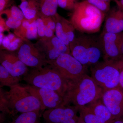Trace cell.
<instances>
[{"mask_svg":"<svg viewBox=\"0 0 123 123\" xmlns=\"http://www.w3.org/2000/svg\"><path fill=\"white\" fill-rule=\"evenodd\" d=\"M91 77L85 73L68 81L63 97L64 105H73L77 108L87 105L102 98L103 93Z\"/></svg>","mask_w":123,"mask_h":123,"instance_id":"1","label":"cell"},{"mask_svg":"<svg viewBox=\"0 0 123 123\" xmlns=\"http://www.w3.org/2000/svg\"><path fill=\"white\" fill-rule=\"evenodd\" d=\"M72 10L69 21L75 30L89 34L99 31L105 13L84 0L78 2Z\"/></svg>","mask_w":123,"mask_h":123,"instance_id":"2","label":"cell"},{"mask_svg":"<svg viewBox=\"0 0 123 123\" xmlns=\"http://www.w3.org/2000/svg\"><path fill=\"white\" fill-rule=\"evenodd\" d=\"M81 33L69 43L70 53L83 65L91 66L103 55L99 35Z\"/></svg>","mask_w":123,"mask_h":123,"instance_id":"3","label":"cell"},{"mask_svg":"<svg viewBox=\"0 0 123 123\" xmlns=\"http://www.w3.org/2000/svg\"><path fill=\"white\" fill-rule=\"evenodd\" d=\"M23 79L29 85L52 90L63 97L68 81L48 64L42 68H32L24 76Z\"/></svg>","mask_w":123,"mask_h":123,"instance_id":"4","label":"cell"},{"mask_svg":"<svg viewBox=\"0 0 123 123\" xmlns=\"http://www.w3.org/2000/svg\"><path fill=\"white\" fill-rule=\"evenodd\" d=\"M121 61L104 60L91 66V77L104 92L119 86Z\"/></svg>","mask_w":123,"mask_h":123,"instance_id":"5","label":"cell"},{"mask_svg":"<svg viewBox=\"0 0 123 123\" xmlns=\"http://www.w3.org/2000/svg\"><path fill=\"white\" fill-rule=\"evenodd\" d=\"M10 110L23 113L41 110L40 102L19 84L5 91Z\"/></svg>","mask_w":123,"mask_h":123,"instance_id":"6","label":"cell"},{"mask_svg":"<svg viewBox=\"0 0 123 123\" xmlns=\"http://www.w3.org/2000/svg\"><path fill=\"white\" fill-rule=\"evenodd\" d=\"M47 63L68 81L76 79L87 72V66L81 63L71 53H64L55 60L48 61Z\"/></svg>","mask_w":123,"mask_h":123,"instance_id":"7","label":"cell"},{"mask_svg":"<svg viewBox=\"0 0 123 123\" xmlns=\"http://www.w3.org/2000/svg\"><path fill=\"white\" fill-rule=\"evenodd\" d=\"M15 52L20 60L27 66L36 68L48 65L44 53L30 40H23L20 47Z\"/></svg>","mask_w":123,"mask_h":123,"instance_id":"8","label":"cell"},{"mask_svg":"<svg viewBox=\"0 0 123 123\" xmlns=\"http://www.w3.org/2000/svg\"><path fill=\"white\" fill-rule=\"evenodd\" d=\"M35 44L44 53L48 61L55 60L64 53L70 54V48L55 35L40 38Z\"/></svg>","mask_w":123,"mask_h":123,"instance_id":"9","label":"cell"},{"mask_svg":"<svg viewBox=\"0 0 123 123\" xmlns=\"http://www.w3.org/2000/svg\"><path fill=\"white\" fill-rule=\"evenodd\" d=\"M78 112L77 108L68 105L46 110L43 117L46 123H78Z\"/></svg>","mask_w":123,"mask_h":123,"instance_id":"10","label":"cell"},{"mask_svg":"<svg viewBox=\"0 0 123 123\" xmlns=\"http://www.w3.org/2000/svg\"><path fill=\"white\" fill-rule=\"evenodd\" d=\"M123 36L122 33L102 32L99 35L104 60L121 61L120 44Z\"/></svg>","mask_w":123,"mask_h":123,"instance_id":"11","label":"cell"},{"mask_svg":"<svg viewBox=\"0 0 123 123\" xmlns=\"http://www.w3.org/2000/svg\"><path fill=\"white\" fill-rule=\"evenodd\" d=\"M40 102L41 110L52 109L64 106L63 98L55 91L28 85L24 86Z\"/></svg>","mask_w":123,"mask_h":123,"instance_id":"12","label":"cell"},{"mask_svg":"<svg viewBox=\"0 0 123 123\" xmlns=\"http://www.w3.org/2000/svg\"><path fill=\"white\" fill-rule=\"evenodd\" d=\"M101 99L114 119L123 118V89L120 86L104 91Z\"/></svg>","mask_w":123,"mask_h":123,"instance_id":"13","label":"cell"},{"mask_svg":"<svg viewBox=\"0 0 123 123\" xmlns=\"http://www.w3.org/2000/svg\"><path fill=\"white\" fill-rule=\"evenodd\" d=\"M0 63L14 77H22L29 72L27 66L20 60L15 51L0 50Z\"/></svg>","mask_w":123,"mask_h":123,"instance_id":"14","label":"cell"},{"mask_svg":"<svg viewBox=\"0 0 123 123\" xmlns=\"http://www.w3.org/2000/svg\"><path fill=\"white\" fill-rule=\"evenodd\" d=\"M53 17L55 22L56 36L69 48V43L75 37V28L70 21L58 13Z\"/></svg>","mask_w":123,"mask_h":123,"instance_id":"15","label":"cell"},{"mask_svg":"<svg viewBox=\"0 0 123 123\" xmlns=\"http://www.w3.org/2000/svg\"><path fill=\"white\" fill-rule=\"evenodd\" d=\"M123 31V11L118 7L110 10L106 14L102 32L118 34Z\"/></svg>","mask_w":123,"mask_h":123,"instance_id":"16","label":"cell"},{"mask_svg":"<svg viewBox=\"0 0 123 123\" xmlns=\"http://www.w3.org/2000/svg\"><path fill=\"white\" fill-rule=\"evenodd\" d=\"M37 17L30 20L25 18L20 26L14 29V34L23 40L36 39L38 36L36 22Z\"/></svg>","mask_w":123,"mask_h":123,"instance_id":"17","label":"cell"},{"mask_svg":"<svg viewBox=\"0 0 123 123\" xmlns=\"http://www.w3.org/2000/svg\"><path fill=\"white\" fill-rule=\"evenodd\" d=\"M2 14L7 16L6 25L10 29H17L25 18L21 10L15 6H12L10 8L5 10L0 14V16Z\"/></svg>","mask_w":123,"mask_h":123,"instance_id":"18","label":"cell"},{"mask_svg":"<svg viewBox=\"0 0 123 123\" xmlns=\"http://www.w3.org/2000/svg\"><path fill=\"white\" fill-rule=\"evenodd\" d=\"M86 106L95 114L107 123L114 119L111 113L104 104L101 98Z\"/></svg>","mask_w":123,"mask_h":123,"instance_id":"19","label":"cell"},{"mask_svg":"<svg viewBox=\"0 0 123 123\" xmlns=\"http://www.w3.org/2000/svg\"><path fill=\"white\" fill-rule=\"evenodd\" d=\"M38 6L39 15L53 17L57 13L58 0H36Z\"/></svg>","mask_w":123,"mask_h":123,"instance_id":"20","label":"cell"},{"mask_svg":"<svg viewBox=\"0 0 123 123\" xmlns=\"http://www.w3.org/2000/svg\"><path fill=\"white\" fill-rule=\"evenodd\" d=\"M19 8L25 18L28 20L37 18L39 15L38 6L36 0H27L22 1Z\"/></svg>","mask_w":123,"mask_h":123,"instance_id":"21","label":"cell"},{"mask_svg":"<svg viewBox=\"0 0 123 123\" xmlns=\"http://www.w3.org/2000/svg\"><path fill=\"white\" fill-rule=\"evenodd\" d=\"M21 77H14L4 67L0 65V88L7 86L10 88L19 84Z\"/></svg>","mask_w":123,"mask_h":123,"instance_id":"22","label":"cell"},{"mask_svg":"<svg viewBox=\"0 0 123 123\" xmlns=\"http://www.w3.org/2000/svg\"><path fill=\"white\" fill-rule=\"evenodd\" d=\"M79 117L85 123H107L96 115L86 106L79 109Z\"/></svg>","mask_w":123,"mask_h":123,"instance_id":"23","label":"cell"},{"mask_svg":"<svg viewBox=\"0 0 123 123\" xmlns=\"http://www.w3.org/2000/svg\"><path fill=\"white\" fill-rule=\"evenodd\" d=\"M40 111L21 113L11 123H39Z\"/></svg>","mask_w":123,"mask_h":123,"instance_id":"24","label":"cell"},{"mask_svg":"<svg viewBox=\"0 0 123 123\" xmlns=\"http://www.w3.org/2000/svg\"><path fill=\"white\" fill-rule=\"evenodd\" d=\"M7 36L10 40V43L6 50L15 51L20 47L23 40L12 33H10Z\"/></svg>","mask_w":123,"mask_h":123,"instance_id":"25","label":"cell"},{"mask_svg":"<svg viewBox=\"0 0 123 123\" xmlns=\"http://www.w3.org/2000/svg\"><path fill=\"white\" fill-rule=\"evenodd\" d=\"M106 14L110 10V4L102 0H83Z\"/></svg>","mask_w":123,"mask_h":123,"instance_id":"26","label":"cell"},{"mask_svg":"<svg viewBox=\"0 0 123 123\" xmlns=\"http://www.w3.org/2000/svg\"><path fill=\"white\" fill-rule=\"evenodd\" d=\"M0 109L1 111L4 113L10 112L5 91L2 89V88H0Z\"/></svg>","mask_w":123,"mask_h":123,"instance_id":"27","label":"cell"},{"mask_svg":"<svg viewBox=\"0 0 123 123\" xmlns=\"http://www.w3.org/2000/svg\"><path fill=\"white\" fill-rule=\"evenodd\" d=\"M38 36L40 38L44 37L46 35V26L43 18L39 15L36 20Z\"/></svg>","mask_w":123,"mask_h":123,"instance_id":"28","label":"cell"},{"mask_svg":"<svg viewBox=\"0 0 123 123\" xmlns=\"http://www.w3.org/2000/svg\"><path fill=\"white\" fill-rule=\"evenodd\" d=\"M78 0H58V6L68 10H73Z\"/></svg>","mask_w":123,"mask_h":123,"instance_id":"29","label":"cell"},{"mask_svg":"<svg viewBox=\"0 0 123 123\" xmlns=\"http://www.w3.org/2000/svg\"><path fill=\"white\" fill-rule=\"evenodd\" d=\"M9 28L6 25V21L0 16V33H3L5 31H8Z\"/></svg>","mask_w":123,"mask_h":123,"instance_id":"30","label":"cell"},{"mask_svg":"<svg viewBox=\"0 0 123 123\" xmlns=\"http://www.w3.org/2000/svg\"><path fill=\"white\" fill-rule=\"evenodd\" d=\"M10 0H0V14L5 10Z\"/></svg>","mask_w":123,"mask_h":123,"instance_id":"31","label":"cell"},{"mask_svg":"<svg viewBox=\"0 0 123 123\" xmlns=\"http://www.w3.org/2000/svg\"><path fill=\"white\" fill-rule=\"evenodd\" d=\"M119 85L123 89V65L121 68L120 75Z\"/></svg>","mask_w":123,"mask_h":123,"instance_id":"32","label":"cell"},{"mask_svg":"<svg viewBox=\"0 0 123 123\" xmlns=\"http://www.w3.org/2000/svg\"><path fill=\"white\" fill-rule=\"evenodd\" d=\"M117 7L123 11V0H118L116 1Z\"/></svg>","mask_w":123,"mask_h":123,"instance_id":"33","label":"cell"},{"mask_svg":"<svg viewBox=\"0 0 123 123\" xmlns=\"http://www.w3.org/2000/svg\"><path fill=\"white\" fill-rule=\"evenodd\" d=\"M108 123H123V118H120L113 119Z\"/></svg>","mask_w":123,"mask_h":123,"instance_id":"34","label":"cell"},{"mask_svg":"<svg viewBox=\"0 0 123 123\" xmlns=\"http://www.w3.org/2000/svg\"><path fill=\"white\" fill-rule=\"evenodd\" d=\"M120 52L121 55V60L123 62V36L120 44Z\"/></svg>","mask_w":123,"mask_h":123,"instance_id":"35","label":"cell"},{"mask_svg":"<svg viewBox=\"0 0 123 123\" xmlns=\"http://www.w3.org/2000/svg\"><path fill=\"white\" fill-rule=\"evenodd\" d=\"M5 36L3 33H0V45L1 44Z\"/></svg>","mask_w":123,"mask_h":123,"instance_id":"36","label":"cell"},{"mask_svg":"<svg viewBox=\"0 0 123 123\" xmlns=\"http://www.w3.org/2000/svg\"><path fill=\"white\" fill-rule=\"evenodd\" d=\"M85 123V122L83 121V120H82V119L80 118V117H79V123Z\"/></svg>","mask_w":123,"mask_h":123,"instance_id":"37","label":"cell"},{"mask_svg":"<svg viewBox=\"0 0 123 123\" xmlns=\"http://www.w3.org/2000/svg\"><path fill=\"white\" fill-rule=\"evenodd\" d=\"M103 1H105L107 3H108V4H110L111 1H112V0H102Z\"/></svg>","mask_w":123,"mask_h":123,"instance_id":"38","label":"cell"},{"mask_svg":"<svg viewBox=\"0 0 123 123\" xmlns=\"http://www.w3.org/2000/svg\"><path fill=\"white\" fill-rule=\"evenodd\" d=\"M112 0L114 1L115 2L117 1L118 0Z\"/></svg>","mask_w":123,"mask_h":123,"instance_id":"39","label":"cell"},{"mask_svg":"<svg viewBox=\"0 0 123 123\" xmlns=\"http://www.w3.org/2000/svg\"><path fill=\"white\" fill-rule=\"evenodd\" d=\"M21 0L22 1H26L27 0Z\"/></svg>","mask_w":123,"mask_h":123,"instance_id":"40","label":"cell"}]
</instances>
